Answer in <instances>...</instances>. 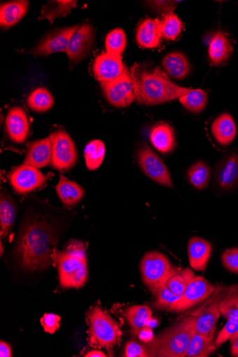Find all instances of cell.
<instances>
[{"mask_svg": "<svg viewBox=\"0 0 238 357\" xmlns=\"http://www.w3.org/2000/svg\"><path fill=\"white\" fill-rule=\"evenodd\" d=\"M59 235L57 226L47 215L29 213L21 228L15 254L27 271L47 270L54 263L52 255Z\"/></svg>", "mask_w": 238, "mask_h": 357, "instance_id": "cell-1", "label": "cell"}, {"mask_svg": "<svg viewBox=\"0 0 238 357\" xmlns=\"http://www.w3.org/2000/svg\"><path fill=\"white\" fill-rule=\"evenodd\" d=\"M130 73L135 100L140 105L156 106L179 100L193 89L174 83L158 68L141 70L135 64Z\"/></svg>", "mask_w": 238, "mask_h": 357, "instance_id": "cell-2", "label": "cell"}, {"mask_svg": "<svg viewBox=\"0 0 238 357\" xmlns=\"http://www.w3.org/2000/svg\"><path fill=\"white\" fill-rule=\"evenodd\" d=\"M57 266L60 284L65 288H80L87 280L88 270L85 245L73 240L64 251L56 248L52 255Z\"/></svg>", "mask_w": 238, "mask_h": 357, "instance_id": "cell-3", "label": "cell"}, {"mask_svg": "<svg viewBox=\"0 0 238 357\" xmlns=\"http://www.w3.org/2000/svg\"><path fill=\"white\" fill-rule=\"evenodd\" d=\"M195 332V317H184L149 342V356L184 357Z\"/></svg>", "mask_w": 238, "mask_h": 357, "instance_id": "cell-4", "label": "cell"}, {"mask_svg": "<svg viewBox=\"0 0 238 357\" xmlns=\"http://www.w3.org/2000/svg\"><path fill=\"white\" fill-rule=\"evenodd\" d=\"M89 323V343L93 347L112 348L121 335L118 323L109 313L98 306L87 313Z\"/></svg>", "mask_w": 238, "mask_h": 357, "instance_id": "cell-5", "label": "cell"}, {"mask_svg": "<svg viewBox=\"0 0 238 357\" xmlns=\"http://www.w3.org/2000/svg\"><path fill=\"white\" fill-rule=\"evenodd\" d=\"M180 270L165 255L155 251L147 252L141 262L143 281L154 295Z\"/></svg>", "mask_w": 238, "mask_h": 357, "instance_id": "cell-6", "label": "cell"}, {"mask_svg": "<svg viewBox=\"0 0 238 357\" xmlns=\"http://www.w3.org/2000/svg\"><path fill=\"white\" fill-rule=\"evenodd\" d=\"M229 287H216L214 294L198 309L188 315L195 317V333L208 337H214L216 324L221 316L219 302L227 294Z\"/></svg>", "mask_w": 238, "mask_h": 357, "instance_id": "cell-7", "label": "cell"}, {"mask_svg": "<svg viewBox=\"0 0 238 357\" xmlns=\"http://www.w3.org/2000/svg\"><path fill=\"white\" fill-rule=\"evenodd\" d=\"M50 138L52 142L51 167L59 172H66L74 168L78 160V154L70 136L64 130H58Z\"/></svg>", "mask_w": 238, "mask_h": 357, "instance_id": "cell-8", "label": "cell"}, {"mask_svg": "<svg viewBox=\"0 0 238 357\" xmlns=\"http://www.w3.org/2000/svg\"><path fill=\"white\" fill-rule=\"evenodd\" d=\"M137 158L142 171L147 177L163 186L174 188L171 174L164 162L149 146H142Z\"/></svg>", "mask_w": 238, "mask_h": 357, "instance_id": "cell-9", "label": "cell"}, {"mask_svg": "<svg viewBox=\"0 0 238 357\" xmlns=\"http://www.w3.org/2000/svg\"><path fill=\"white\" fill-rule=\"evenodd\" d=\"M216 287L206 278L195 276L188 285L184 294L174 303L168 311L183 312L193 306L207 301L211 296Z\"/></svg>", "mask_w": 238, "mask_h": 357, "instance_id": "cell-10", "label": "cell"}, {"mask_svg": "<svg viewBox=\"0 0 238 357\" xmlns=\"http://www.w3.org/2000/svg\"><path fill=\"white\" fill-rule=\"evenodd\" d=\"M100 84L105 99L115 107H127L135 100L131 73L126 67L122 75L116 79Z\"/></svg>", "mask_w": 238, "mask_h": 357, "instance_id": "cell-11", "label": "cell"}, {"mask_svg": "<svg viewBox=\"0 0 238 357\" xmlns=\"http://www.w3.org/2000/svg\"><path fill=\"white\" fill-rule=\"evenodd\" d=\"M80 26L75 25L63 27L49 32L29 53L36 56H45L66 52L73 36Z\"/></svg>", "mask_w": 238, "mask_h": 357, "instance_id": "cell-12", "label": "cell"}, {"mask_svg": "<svg viewBox=\"0 0 238 357\" xmlns=\"http://www.w3.org/2000/svg\"><path fill=\"white\" fill-rule=\"evenodd\" d=\"M95 42V31L90 24L81 26L73 36L66 54L69 58L70 68L83 61L90 53Z\"/></svg>", "mask_w": 238, "mask_h": 357, "instance_id": "cell-13", "label": "cell"}, {"mask_svg": "<svg viewBox=\"0 0 238 357\" xmlns=\"http://www.w3.org/2000/svg\"><path fill=\"white\" fill-rule=\"evenodd\" d=\"M9 180L16 192L25 194L43 186L46 183L47 177L38 169L23 165L10 173Z\"/></svg>", "mask_w": 238, "mask_h": 357, "instance_id": "cell-14", "label": "cell"}, {"mask_svg": "<svg viewBox=\"0 0 238 357\" xmlns=\"http://www.w3.org/2000/svg\"><path fill=\"white\" fill-rule=\"evenodd\" d=\"M126 65L122 62L121 56L103 52L98 54L93 63V73L100 82H112L122 75Z\"/></svg>", "mask_w": 238, "mask_h": 357, "instance_id": "cell-15", "label": "cell"}, {"mask_svg": "<svg viewBox=\"0 0 238 357\" xmlns=\"http://www.w3.org/2000/svg\"><path fill=\"white\" fill-rule=\"evenodd\" d=\"M238 184V153L231 152L218 162L214 176V185L221 190L228 191Z\"/></svg>", "mask_w": 238, "mask_h": 357, "instance_id": "cell-16", "label": "cell"}, {"mask_svg": "<svg viewBox=\"0 0 238 357\" xmlns=\"http://www.w3.org/2000/svg\"><path fill=\"white\" fill-rule=\"evenodd\" d=\"M29 123L25 111L20 107L10 109L6 120V132L14 143L22 144L28 137Z\"/></svg>", "mask_w": 238, "mask_h": 357, "instance_id": "cell-17", "label": "cell"}, {"mask_svg": "<svg viewBox=\"0 0 238 357\" xmlns=\"http://www.w3.org/2000/svg\"><path fill=\"white\" fill-rule=\"evenodd\" d=\"M212 254L211 244L199 237L191 238L188 244V255L191 267L197 271L206 270Z\"/></svg>", "mask_w": 238, "mask_h": 357, "instance_id": "cell-18", "label": "cell"}, {"mask_svg": "<svg viewBox=\"0 0 238 357\" xmlns=\"http://www.w3.org/2000/svg\"><path fill=\"white\" fill-rule=\"evenodd\" d=\"M51 158L52 142L49 137L29 145L23 165L43 169L50 164Z\"/></svg>", "mask_w": 238, "mask_h": 357, "instance_id": "cell-19", "label": "cell"}, {"mask_svg": "<svg viewBox=\"0 0 238 357\" xmlns=\"http://www.w3.org/2000/svg\"><path fill=\"white\" fill-rule=\"evenodd\" d=\"M150 141L162 154L172 153L177 145L174 128L166 122L156 124L151 130Z\"/></svg>", "mask_w": 238, "mask_h": 357, "instance_id": "cell-20", "label": "cell"}, {"mask_svg": "<svg viewBox=\"0 0 238 357\" xmlns=\"http://www.w3.org/2000/svg\"><path fill=\"white\" fill-rule=\"evenodd\" d=\"M137 43L144 48L154 49L161 45L160 20L147 18L143 20L137 30Z\"/></svg>", "mask_w": 238, "mask_h": 357, "instance_id": "cell-21", "label": "cell"}, {"mask_svg": "<svg viewBox=\"0 0 238 357\" xmlns=\"http://www.w3.org/2000/svg\"><path fill=\"white\" fill-rule=\"evenodd\" d=\"M55 189L61 202L67 207L78 204L85 194L82 186L61 174Z\"/></svg>", "mask_w": 238, "mask_h": 357, "instance_id": "cell-22", "label": "cell"}, {"mask_svg": "<svg viewBox=\"0 0 238 357\" xmlns=\"http://www.w3.org/2000/svg\"><path fill=\"white\" fill-rule=\"evenodd\" d=\"M211 132L216 142L224 146L230 145L237 135L233 118L228 113L219 115L211 126Z\"/></svg>", "mask_w": 238, "mask_h": 357, "instance_id": "cell-23", "label": "cell"}, {"mask_svg": "<svg viewBox=\"0 0 238 357\" xmlns=\"http://www.w3.org/2000/svg\"><path fill=\"white\" fill-rule=\"evenodd\" d=\"M166 73L177 80L186 79L191 73V63L186 55L179 52L168 54L162 60Z\"/></svg>", "mask_w": 238, "mask_h": 357, "instance_id": "cell-24", "label": "cell"}, {"mask_svg": "<svg viewBox=\"0 0 238 357\" xmlns=\"http://www.w3.org/2000/svg\"><path fill=\"white\" fill-rule=\"evenodd\" d=\"M233 52V47L230 40L224 32L218 31L212 38L209 55L212 64L214 66H221L225 63Z\"/></svg>", "mask_w": 238, "mask_h": 357, "instance_id": "cell-25", "label": "cell"}, {"mask_svg": "<svg viewBox=\"0 0 238 357\" xmlns=\"http://www.w3.org/2000/svg\"><path fill=\"white\" fill-rule=\"evenodd\" d=\"M17 215V208L14 200L3 190L0 197V236L6 240L14 225Z\"/></svg>", "mask_w": 238, "mask_h": 357, "instance_id": "cell-26", "label": "cell"}, {"mask_svg": "<svg viewBox=\"0 0 238 357\" xmlns=\"http://www.w3.org/2000/svg\"><path fill=\"white\" fill-rule=\"evenodd\" d=\"M29 2L25 0L12 1L1 5L0 8V24L3 29L16 25L27 14Z\"/></svg>", "mask_w": 238, "mask_h": 357, "instance_id": "cell-27", "label": "cell"}, {"mask_svg": "<svg viewBox=\"0 0 238 357\" xmlns=\"http://www.w3.org/2000/svg\"><path fill=\"white\" fill-rule=\"evenodd\" d=\"M125 317L133 334L138 336L146 327L148 319L152 317V311L147 305H134L126 310Z\"/></svg>", "mask_w": 238, "mask_h": 357, "instance_id": "cell-28", "label": "cell"}, {"mask_svg": "<svg viewBox=\"0 0 238 357\" xmlns=\"http://www.w3.org/2000/svg\"><path fill=\"white\" fill-rule=\"evenodd\" d=\"M27 104L32 111L38 113H45L53 107L54 99L48 89L40 87L33 90L29 94Z\"/></svg>", "mask_w": 238, "mask_h": 357, "instance_id": "cell-29", "label": "cell"}, {"mask_svg": "<svg viewBox=\"0 0 238 357\" xmlns=\"http://www.w3.org/2000/svg\"><path fill=\"white\" fill-rule=\"evenodd\" d=\"M211 171L206 162L198 160L187 172L189 183L196 189H206L211 181Z\"/></svg>", "mask_w": 238, "mask_h": 357, "instance_id": "cell-30", "label": "cell"}, {"mask_svg": "<svg viewBox=\"0 0 238 357\" xmlns=\"http://www.w3.org/2000/svg\"><path fill=\"white\" fill-rule=\"evenodd\" d=\"M218 306L221 314L227 321L238 324V284L229 286Z\"/></svg>", "mask_w": 238, "mask_h": 357, "instance_id": "cell-31", "label": "cell"}, {"mask_svg": "<svg viewBox=\"0 0 238 357\" xmlns=\"http://www.w3.org/2000/svg\"><path fill=\"white\" fill-rule=\"evenodd\" d=\"M77 1H49L43 6L41 15L38 20H47L52 24L57 17L70 14L73 9L77 8Z\"/></svg>", "mask_w": 238, "mask_h": 357, "instance_id": "cell-32", "label": "cell"}, {"mask_svg": "<svg viewBox=\"0 0 238 357\" xmlns=\"http://www.w3.org/2000/svg\"><path fill=\"white\" fill-rule=\"evenodd\" d=\"M214 337H208L195 332L185 356L207 357L216 351Z\"/></svg>", "mask_w": 238, "mask_h": 357, "instance_id": "cell-33", "label": "cell"}, {"mask_svg": "<svg viewBox=\"0 0 238 357\" xmlns=\"http://www.w3.org/2000/svg\"><path fill=\"white\" fill-rule=\"evenodd\" d=\"M106 153L105 144L101 140H93L84 149L87 167L90 171L98 169L103 163Z\"/></svg>", "mask_w": 238, "mask_h": 357, "instance_id": "cell-34", "label": "cell"}, {"mask_svg": "<svg viewBox=\"0 0 238 357\" xmlns=\"http://www.w3.org/2000/svg\"><path fill=\"white\" fill-rule=\"evenodd\" d=\"M181 104L189 112L201 113L207 106L209 97L207 91L198 89H192L179 99Z\"/></svg>", "mask_w": 238, "mask_h": 357, "instance_id": "cell-35", "label": "cell"}, {"mask_svg": "<svg viewBox=\"0 0 238 357\" xmlns=\"http://www.w3.org/2000/svg\"><path fill=\"white\" fill-rule=\"evenodd\" d=\"M161 37L165 40H176L181 34L183 23L174 13H169L160 20Z\"/></svg>", "mask_w": 238, "mask_h": 357, "instance_id": "cell-36", "label": "cell"}, {"mask_svg": "<svg viewBox=\"0 0 238 357\" xmlns=\"http://www.w3.org/2000/svg\"><path fill=\"white\" fill-rule=\"evenodd\" d=\"M195 277L191 269L186 268L180 270L173 275L166 283L168 287L172 293L181 297L186 289L191 280Z\"/></svg>", "mask_w": 238, "mask_h": 357, "instance_id": "cell-37", "label": "cell"}, {"mask_svg": "<svg viewBox=\"0 0 238 357\" xmlns=\"http://www.w3.org/2000/svg\"><path fill=\"white\" fill-rule=\"evenodd\" d=\"M126 36L122 29L117 28L107 35L105 47L107 53L121 56L126 47Z\"/></svg>", "mask_w": 238, "mask_h": 357, "instance_id": "cell-38", "label": "cell"}, {"mask_svg": "<svg viewBox=\"0 0 238 357\" xmlns=\"http://www.w3.org/2000/svg\"><path fill=\"white\" fill-rule=\"evenodd\" d=\"M154 296V307L160 310H168L170 306L180 298L179 296L174 295L166 284L163 286Z\"/></svg>", "mask_w": 238, "mask_h": 357, "instance_id": "cell-39", "label": "cell"}, {"mask_svg": "<svg viewBox=\"0 0 238 357\" xmlns=\"http://www.w3.org/2000/svg\"><path fill=\"white\" fill-rule=\"evenodd\" d=\"M222 264L230 272L238 274V248L225 250L222 255Z\"/></svg>", "mask_w": 238, "mask_h": 357, "instance_id": "cell-40", "label": "cell"}, {"mask_svg": "<svg viewBox=\"0 0 238 357\" xmlns=\"http://www.w3.org/2000/svg\"><path fill=\"white\" fill-rule=\"evenodd\" d=\"M61 317L55 314H45L41 319L44 331L50 334H54L60 326Z\"/></svg>", "mask_w": 238, "mask_h": 357, "instance_id": "cell-41", "label": "cell"}, {"mask_svg": "<svg viewBox=\"0 0 238 357\" xmlns=\"http://www.w3.org/2000/svg\"><path fill=\"white\" fill-rule=\"evenodd\" d=\"M238 332V324L230 321H227L225 327L223 328L221 332L219 333L215 344L217 347H220L221 344L225 343L227 340H230V338L234 335L236 333Z\"/></svg>", "mask_w": 238, "mask_h": 357, "instance_id": "cell-42", "label": "cell"}, {"mask_svg": "<svg viewBox=\"0 0 238 357\" xmlns=\"http://www.w3.org/2000/svg\"><path fill=\"white\" fill-rule=\"evenodd\" d=\"M126 357H148L149 354L147 348L135 342H129L125 348Z\"/></svg>", "mask_w": 238, "mask_h": 357, "instance_id": "cell-43", "label": "cell"}, {"mask_svg": "<svg viewBox=\"0 0 238 357\" xmlns=\"http://www.w3.org/2000/svg\"><path fill=\"white\" fill-rule=\"evenodd\" d=\"M151 6V7L159 13H167V14L172 13V10H173L172 8V5L174 2H167V1H153V2H147Z\"/></svg>", "mask_w": 238, "mask_h": 357, "instance_id": "cell-44", "label": "cell"}, {"mask_svg": "<svg viewBox=\"0 0 238 357\" xmlns=\"http://www.w3.org/2000/svg\"><path fill=\"white\" fill-rule=\"evenodd\" d=\"M138 336H139L140 339L145 343H149V342H151L154 338L153 330L150 329L149 328H147V327H145L140 333Z\"/></svg>", "mask_w": 238, "mask_h": 357, "instance_id": "cell-45", "label": "cell"}, {"mask_svg": "<svg viewBox=\"0 0 238 357\" xmlns=\"http://www.w3.org/2000/svg\"><path fill=\"white\" fill-rule=\"evenodd\" d=\"M0 356L1 357H11L12 349L11 347L6 342L1 341L0 342Z\"/></svg>", "mask_w": 238, "mask_h": 357, "instance_id": "cell-46", "label": "cell"}, {"mask_svg": "<svg viewBox=\"0 0 238 357\" xmlns=\"http://www.w3.org/2000/svg\"><path fill=\"white\" fill-rule=\"evenodd\" d=\"M230 341L232 355L238 357V332L230 338Z\"/></svg>", "mask_w": 238, "mask_h": 357, "instance_id": "cell-47", "label": "cell"}, {"mask_svg": "<svg viewBox=\"0 0 238 357\" xmlns=\"http://www.w3.org/2000/svg\"><path fill=\"white\" fill-rule=\"evenodd\" d=\"M84 356L86 357H106L107 355L101 351L93 350L88 352Z\"/></svg>", "mask_w": 238, "mask_h": 357, "instance_id": "cell-48", "label": "cell"}, {"mask_svg": "<svg viewBox=\"0 0 238 357\" xmlns=\"http://www.w3.org/2000/svg\"><path fill=\"white\" fill-rule=\"evenodd\" d=\"M158 324V321L156 319L151 317L148 319L146 324V327L153 330L157 327Z\"/></svg>", "mask_w": 238, "mask_h": 357, "instance_id": "cell-49", "label": "cell"}, {"mask_svg": "<svg viewBox=\"0 0 238 357\" xmlns=\"http://www.w3.org/2000/svg\"><path fill=\"white\" fill-rule=\"evenodd\" d=\"M0 246H1V256H3V249H4L3 244V241H1V243H0Z\"/></svg>", "mask_w": 238, "mask_h": 357, "instance_id": "cell-50", "label": "cell"}]
</instances>
